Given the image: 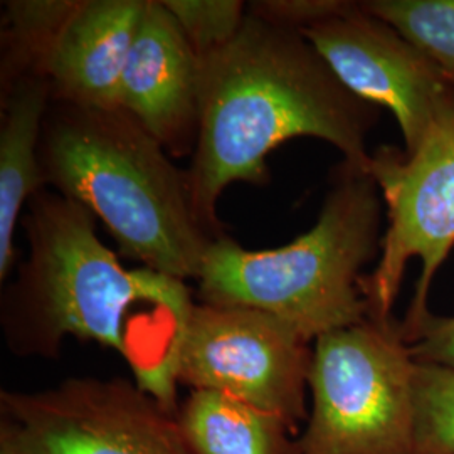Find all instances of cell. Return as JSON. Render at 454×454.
<instances>
[{
    "mask_svg": "<svg viewBox=\"0 0 454 454\" xmlns=\"http://www.w3.org/2000/svg\"><path fill=\"white\" fill-rule=\"evenodd\" d=\"M387 207V229L379 260L362 278L369 318L390 322L407 262L421 261L422 271L404 322L409 340L429 315L431 281L454 246V114L446 118L414 153L380 146L367 168Z\"/></svg>",
    "mask_w": 454,
    "mask_h": 454,
    "instance_id": "6",
    "label": "cell"
},
{
    "mask_svg": "<svg viewBox=\"0 0 454 454\" xmlns=\"http://www.w3.org/2000/svg\"><path fill=\"white\" fill-rule=\"evenodd\" d=\"M360 4L421 49L454 88V0H365Z\"/></svg>",
    "mask_w": 454,
    "mask_h": 454,
    "instance_id": "15",
    "label": "cell"
},
{
    "mask_svg": "<svg viewBox=\"0 0 454 454\" xmlns=\"http://www.w3.org/2000/svg\"><path fill=\"white\" fill-rule=\"evenodd\" d=\"M146 0H80L46 67L54 101L120 108V86Z\"/></svg>",
    "mask_w": 454,
    "mask_h": 454,
    "instance_id": "11",
    "label": "cell"
},
{
    "mask_svg": "<svg viewBox=\"0 0 454 454\" xmlns=\"http://www.w3.org/2000/svg\"><path fill=\"white\" fill-rule=\"evenodd\" d=\"M348 4V0H254L247 4V12L270 24L303 33L313 24L339 14Z\"/></svg>",
    "mask_w": 454,
    "mask_h": 454,
    "instance_id": "18",
    "label": "cell"
},
{
    "mask_svg": "<svg viewBox=\"0 0 454 454\" xmlns=\"http://www.w3.org/2000/svg\"><path fill=\"white\" fill-rule=\"evenodd\" d=\"M313 348L292 326L246 307L195 303L177 382L260 407L296 431L307 416Z\"/></svg>",
    "mask_w": 454,
    "mask_h": 454,
    "instance_id": "8",
    "label": "cell"
},
{
    "mask_svg": "<svg viewBox=\"0 0 454 454\" xmlns=\"http://www.w3.org/2000/svg\"><path fill=\"white\" fill-rule=\"evenodd\" d=\"M197 56L162 0H146L120 86V108L170 153H194L199 129Z\"/></svg>",
    "mask_w": 454,
    "mask_h": 454,
    "instance_id": "10",
    "label": "cell"
},
{
    "mask_svg": "<svg viewBox=\"0 0 454 454\" xmlns=\"http://www.w3.org/2000/svg\"><path fill=\"white\" fill-rule=\"evenodd\" d=\"M313 343L300 454H411L414 360L399 325L367 318Z\"/></svg>",
    "mask_w": 454,
    "mask_h": 454,
    "instance_id": "5",
    "label": "cell"
},
{
    "mask_svg": "<svg viewBox=\"0 0 454 454\" xmlns=\"http://www.w3.org/2000/svg\"><path fill=\"white\" fill-rule=\"evenodd\" d=\"M379 108L348 91L298 31L251 16L239 34L200 58L199 129L187 180L202 226L224 236L217 202L229 185H264L268 157L292 138L335 146L369 168L367 137Z\"/></svg>",
    "mask_w": 454,
    "mask_h": 454,
    "instance_id": "2",
    "label": "cell"
},
{
    "mask_svg": "<svg viewBox=\"0 0 454 454\" xmlns=\"http://www.w3.org/2000/svg\"><path fill=\"white\" fill-rule=\"evenodd\" d=\"M382 197L369 172L343 162L315 226L275 249L212 241L197 278L202 303L270 313L305 340L362 324L364 268L380 253Z\"/></svg>",
    "mask_w": 454,
    "mask_h": 454,
    "instance_id": "4",
    "label": "cell"
},
{
    "mask_svg": "<svg viewBox=\"0 0 454 454\" xmlns=\"http://www.w3.org/2000/svg\"><path fill=\"white\" fill-rule=\"evenodd\" d=\"M411 454H454V369L414 362Z\"/></svg>",
    "mask_w": 454,
    "mask_h": 454,
    "instance_id": "16",
    "label": "cell"
},
{
    "mask_svg": "<svg viewBox=\"0 0 454 454\" xmlns=\"http://www.w3.org/2000/svg\"><path fill=\"white\" fill-rule=\"evenodd\" d=\"M78 4L80 0L2 2V90L24 76L44 78L52 48Z\"/></svg>",
    "mask_w": 454,
    "mask_h": 454,
    "instance_id": "14",
    "label": "cell"
},
{
    "mask_svg": "<svg viewBox=\"0 0 454 454\" xmlns=\"http://www.w3.org/2000/svg\"><path fill=\"white\" fill-rule=\"evenodd\" d=\"M44 187L91 212L121 256L180 281L197 279L212 241L187 172L121 108L51 99L43 140Z\"/></svg>",
    "mask_w": 454,
    "mask_h": 454,
    "instance_id": "3",
    "label": "cell"
},
{
    "mask_svg": "<svg viewBox=\"0 0 454 454\" xmlns=\"http://www.w3.org/2000/svg\"><path fill=\"white\" fill-rule=\"evenodd\" d=\"M162 2L199 58L229 44L239 34L247 17V4L243 0Z\"/></svg>",
    "mask_w": 454,
    "mask_h": 454,
    "instance_id": "17",
    "label": "cell"
},
{
    "mask_svg": "<svg viewBox=\"0 0 454 454\" xmlns=\"http://www.w3.org/2000/svg\"><path fill=\"white\" fill-rule=\"evenodd\" d=\"M407 345L414 362L454 369V317L429 313Z\"/></svg>",
    "mask_w": 454,
    "mask_h": 454,
    "instance_id": "19",
    "label": "cell"
},
{
    "mask_svg": "<svg viewBox=\"0 0 454 454\" xmlns=\"http://www.w3.org/2000/svg\"><path fill=\"white\" fill-rule=\"evenodd\" d=\"M356 97L395 116L407 155L454 114V88L421 49L360 2L303 31Z\"/></svg>",
    "mask_w": 454,
    "mask_h": 454,
    "instance_id": "9",
    "label": "cell"
},
{
    "mask_svg": "<svg viewBox=\"0 0 454 454\" xmlns=\"http://www.w3.org/2000/svg\"><path fill=\"white\" fill-rule=\"evenodd\" d=\"M0 419L29 454H192L177 412L123 377L2 389Z\"/></svg>",
    "mask_w": 454,
    "mask_h": 454,
    "instance_id": "7",
    "label": "cell"
},
{
    "mask_svg": "<svg viewBox=\"0 0 454 454\" xmlns=\"http://www.w3.org/2000/svg\"><path fill=\"white\" fill-rule=\"evenodd\" d=\"M177 419L192 454H300L288 422L221 392L192 390Z\"/></svg>",
    "mask_w": 454,
    "mask_h": 454,
    "instance_id": "13",
    "label": "cell"
},
{
    "mask_svg": "<svg viewBox=\"0 0 454 454\" xmlns=\"http://www.w3.org/2000/svg\"><path fill=\"white\" fill-rule=\"evenodd\" d=\"M49 82L24 76L2 90L0 121V283L17 266L16 232L29 200L44 187L41 140L51 105Z\"/></svg>",
    "mask_w": 454,
    "mask_h": 454,
    "instance_id": "12",
    "label": "cell"
},
{
    "mask_svg": "<svg viewBox=\"0 0 454 454\" xmlns=\"http://www.w3.org/2000/svg\"><path fill=\"white\" fill-rule=\"evenodd\" d=\"M0 454H29L5 419H0Z\"/></svg>",
    "mask_w": 454,
    "mask_h": 454,
    "instance_id": "20",
    "label": "cell"
},
{
    "mask_svg": "<svg viewBox=\"0 0 454 454\" xmlns=\"http://www.w3.org/2000/svg\"><path fill=\"white\" fill-rule=\"evenodd\" d=\"M27 241L2 286L0 326L20 358L59 357L66 339L95 341L127 362L138 387L172 412L177 365L195 300L185 281L125 268L98 238L97 219L51 189L20 219Z\"/></svg>",
    "mask_w": 454,
    "mask_h": 454,
    "instance_id": "1",
    "label": "cell"
}]
</instances>
